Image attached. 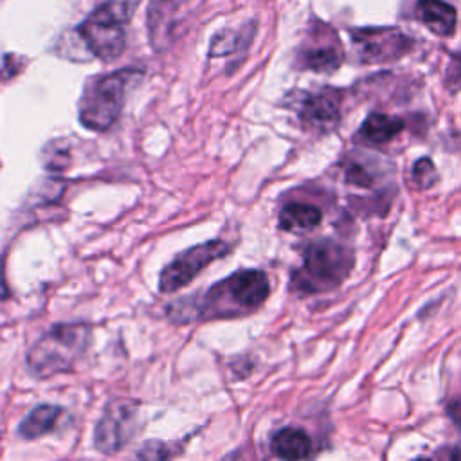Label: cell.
<instances>
[{
  "label": "cell",
  "mask_w": 461,
  "mask_h": 461,
  "mask_svg": "<svg viewBox=\"0 0 461 461\" xmlns=\"http://www.w3.org/2000/svg\"><path fill=\"white\" fill-rule=\"evenodd\" d=\"M342 62V53L337 46H317L303 53V67L317 71V72H330L335 71Z\"/></svg>",
  "instance_id": "2e32d148"
},
{
  "label": "cell",
  "mask_w": 461,
  "mask_h": 461,
  "mask_svg": "<svg viewBox=\"0 0 461 461\" xmlns=\"http://www.w3.org/2000/svg\"><path fill=\"white\" fill-rule=\"evenodd\" d=\"M76 35L85 46V49L92 56L103 62L115 60L125 51V44H127L125 28L115 22H110L108 19L97 15L96 12H92L78 26Z\"/></svg>",
  "instance_id": "52a82bcc"
},
{
  "label": "cell",
  "mask_w": 461,
  "mask_h": 461,
  "mask_svg": "<svg viewBox=\"0 0 461 461\" xmlns=\"http://www.w3.org/2000/svg\"><path fill=\"white\" fill-rule=\"evenodd\" d=\"M90 335V326L80 323L53 326L35 342L28 354L31 373L47 379L72 370L87 352Z\"/></svg>",
  "instance_id": "7a4b0ae2"
},
{
  "label": "cell",
  "mask_w": 461,
  "mask_h": 461,
  "mask_svg": "<svg viewBox=\"0 0 461 461\" xmlns=\"http://www.w3.org/2000/svg\"><path fill=\"white\" fill-rule=\"evenodd\" d=\"M301 122L317 132H326L339 122V108L330 94L306 96L299 106Z\"/></svg>",
  "instance_id": "30bf717a"
},
{
  "label": "cell",
  "mask_w": 461,
  "mask_h": 461,
  "mask_svg": "<svg viewBox=\"0 0 461 461\" xmlns=\"http://www.w3.org/2000/svg\"><path fill=\"white\" fill-rule=\"evenodd\" d=\"M62 415H63V409L58 407V406H49V404L38 406L22 422L21 434L26 440L42 438V436H46V434H49L51 431L56 429Z\"/></svg>",
  "instance_id": "4fadbf2b"
},
{
  "label": "cell",
  "mask_w": 461,
  "mask_h": 461,
  "mask_svg": "<svg viewBox=\"0 0 461 461\" xmlns=\"http://www.w3.org/2000/svg\"><path fill=\"white\" fill-rule=\"evenodd\" d=\"M229 253V246L223 240H213L195 246L179 255L161 274L159 289L164 294L177 292L198 276L207 265L223 258Z\"/></svg>",
  "instance_id": "5b68a950"
},
{
  "label": "cell",
  "mask_w": 461,
  "mask_h": 461,
  "mask_svg": "<svg viewBox=\"0 0 461 461\" xmlns=\"http://www.w3.org/2000/svg\"><path fill=\"white\" fill-rule=\"evenodd\" d=\"M416 13L425 28L438 37H450L456 29V12L443 0H420Z\"/></svg>",
  "instance_id": "8fae6325"
},
{
  "label": "cell",
  "mask_w": 461,
  "mask_h": 461,
  "mask_svg": "<svg viewBox=\"0 0 461 461\" xmlns=\"http://www.w3.org/2000/svg\"><path fill=\"white\" fill-rule=\"evenodd\" d=\"M404 123L386 113H373L363 125V136L372 143H386L402 132Z\"/></svg>",
  "instance_id": "9a60e30c"
},
{
  "label": "cell",
  "mask_w": 461,
  "mask_h": 461,
  "mask_svg": "<svg viewBox=\"0 0 461 461\" xmlns=\"http://www.w3.org/2000/svg\"><path fill=\"white\" fill-rule=\"evenodd\" d=\"M138 431V406L127 400H115L106 406L96 425L94 443L103 454L122 450Z\"/></svg>",
  "instance_id": "8992f818"
},
{
  "label": "cell",
  "mask_w": 461,
  "mask_h": 461,
  "mask_svg": "<svg viewBox=\"0 0 461 461\" xmlns=\"http://www.w3.org/2000/svg\"><path fill=\"white\" fill-rule=\"evenodd\" d=\"M141 78L136 69H123L90 78L80 101V122L85 129L105 132L115 125L123 112L130 87Z\"/></svg>",
  "instance_id": "6da1fadb"
},
{
  "label": "cell",
  "mask_w": 461,
  "mask_h": 461,
  "mask_svg": "<svg viewBox=\"0 0 461 461\" xmlns=\"http://www.w3.org/2000/svg\"><path fill=\"white\" fill-rule=\"evenodd\" d=\"M6 298H10V289L4 276V265L0 262V299H6Z\"/></svg>",
  "instance_id": "44dd1931"
},
{
  "label": "cell",
  "mask_w": 461,
  "mask_h": 461,
  "mask_svg": "<svg viewBox=\"0 0 461 461\" xmlns=\"http://www.w3.org/2000/svg\"><path fill=\"white\" fill-rule=\"evenodd\" d=\"M141 3L143 0H97V8L94 12L108 19L110 22H115L125 28L132 21Z\"/></svg>",
  "instance_id": "e0dca14e"
},
{
  "label": "cell",
  "mask_w": 461,
  "mask_h": 461,
  "mask_svg": "<svg viewBox=\"0 0 461 461\" xmlns=\"http://www.w3.org/2000/svg\"><path fill=\"white\" fill-rule=\"evenodd\" d=\"M323 218L321 209L310 204H289L280 213V225L285 230H294V233H303V230H310L319 225Z\"/></svg>",
  "instance_id": "5bb4252c"
},
{
  "label": "cell",
  "mask_w": 461,
  "mask_h": 461,
  "mask_svg": "<svg viewBox=\"0 0 461 461\" xmlns=\"http://www.w3.org/2000/svg\"><path fill=\"white\" fill-rule=\"evenodd\" d=\"M354 42L357 46L363 62H388L402 56L409 40L406 35L395 29H361L354 31Z\"/></svg>",
  "instance_id": "ba28073f"
},
{
  "label": "cell",
  "mask_w": 461,
  "mask_h": 461,
  "mask_svg": "<svg viewBox=\"0 0 461 461\" xmlns=\"http://www.w3.org/2000/svg\"><path fill=\"white\" fill-rule=\"evenodd\" d=\"M272 450L283 461H303L312 450V441L305 431L290 427L274 436Z\"/></svg>",
  "instance_id": "7c38bea8"
},
{
  "label": "cell",
  "mask_w": 461,
  "mask_h": 461,
  "mask_svg": "<svg viewBox=\"0 0 461 461\" xmlns=\"http://www.w3.org/2000/svg\"><path fill=\"white\" fill-rule=\"evenodd\" d=\"M182 0H152L148 10L150 42L157 51L168 47L179 21Z\"/></svg>",
  "instance_id": "9c48e42d"
},
{
  "label": "cell",
  "mask_w": 461,
  "mask_h": 461,
  "mask_svg": "<svg viewBox=\"0 0 461 461\" xmlns=\"http://www.w3.org/2000/svg\"><path fill=\"white\" fill-rule=\"evenodd\" d=\"M269 292L271 285L262 271H240L211 287L198 310L204 317H230L260 306Z\"/></svg>",
  "instance_id": "3957f363"
},
{
  "label": "cell",
  "mask_w": 461,
  "mask_h": 461,
  "mask_svg": "<svg viewBox=\"0 0 461 461\" xmlns=\"http://www.w3.org/2000/svg\"><path fill=\"white\" fill-rule=\"evenodd\" d=\"M447 413H448L450 420H452L457 427H461V400H459V398H457V400H452V402L447 406Z\"/></svg>",
  "instance_id": "ffe728a7"
},
{
  "label": "cell",
  "mask_w": 461,
  "mask_h": 461,
  "mask_svg": "<svg viewBox=\"0 0 461 461\" xmlns=\"http://www.w3.org/2000/svg\"><path fill=\"white\" fill-rule=\"evenodd\" d=\"M354 265L352 253L330 240L312 244L305 253L303 271L294 276V283L303 290H323L339 285Z\"/></svg>",
  "instance_id": "277c9868"
},
{
  "label": "cell",
  "mask_w": 461,
  "mask_h": 461,
  "mask_svg": "<svg viewBox=\"0 0 461 461\" xmlns=\"http://www.w3.org/2000/svg\"><path fill=\"white\" fill-rule=\"evenodd\" d=\"M170 447L163 441H147L136 454V461H168Z\"/></svg>",
  "instance_id": "ac0fdd59"
},
{
  "label": "cell",
  "mask_w": 461,
  "mask_h": 461,
  "mask_svg": "<svg viewBox=\"0 0 461 461\" xmlns=\"http://www.w3.org/2000/svg\"><path fill=\"white\" fill-rule=\"evenodd\" d=\"M413 180H415L416 186L422 188V189L432 186L434 180H436L434 164H432L429 159L418 161V163L415 164V168H413Z\"/></svg>",
  "instance_id": "d6986e66"
},
{
  "label": "cell",
  "mask_w": 461,
  "mask_h": 461,
  "mask_svg": "<svg viewBox=\"0 0 461 461\" xmlns=\"http://www.w3.org/2000/svg\"><path fill=\"white\" fill-rule=\"evenodd\" d=\"M415 461H429V459H425V457H418V459H415Z\"/></svg>",
  "instance_id": "7402d4cb"
}]
</instances>
